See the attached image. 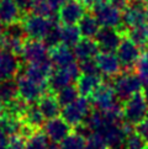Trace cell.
<instances>
[{
	"instance_id": "obj_1",
	"label": "cell",
	"mask_w": 148,
	"mask_h": 149,
	"mask_svg": "<svg viewBox=\"0 0 148 149\" xmlns=\"http://www.w3.org/2000/svg\"><path fill=\"white\" fill-rule=\"evenodd\" d=\"M93 16L96 19L101 27L117 29L124 36L127 32L122 26V11L111 3H99L91 6Z\"/></svg>"
},
{
	"instance_id": "obj_2",
	"label": "cell",
	"mask_w": 148,
	"mask_h": 149,
	"mask_svg": "<svg viewBox=\"0 0 148 149\" xmlns=\"http://www.w3.org/2000/svg\"><path fill=\"white\" fill-rule=\"evenodd\" d=\"M112 89L120 101H127L133 95L141 93L143 84L137 77V74L131 70H124L114 78Z\"/></svg>"
},
{
	"instance_id": "obj_3",
	"label": "cell",
	"mask_w": 148,
	"mask_h": 149,
	"mask_svg": "<svg viewBox=\"0 0 148 149\" xmlns=\"http://www.w3.org/2000/svg\"><path fill=\"white\" fill-rule=\"evenodd\" d=\"M91 101L90 99L79 96L73 104L64 106L62 109L61 116L71 127H80L88 118L89 113L91 112Z\"/></svg>"
},
{
	"instance_id": "obj_4",
	"label": "cell",
	"mask_w": 148,
	"mask_h": 149,
	"mask_svg": "<svg viewBox=\"0 0 148 149\" xmlns=\"http://www.w3.org/2000/svg\"><path fill=\"white\" fill-rule=\"evenodd\" d=\"M57 22H58L57 19H47L35 14H30V15H25L22 26L25 30V35L26 37H29V40L43 41L45 37L51 31V29Z\"/></svg>"
},
{
	"instance_id": "obj_5",
	"label": "cell",
	"mask_w": 148,
	"mask_h": 149,
	"mask_svg": "<svg viewBox=\"0 0 148 149\" xmlns=\"http://www.w3.org/2000/svg\"><path fill=\"white\" fill-rule=\"evenodd\" d=\"M122 117L126 123L137 126L148 117V102L142 93H138L124 102Z\"/></svg>"
},
{
	"instance_id": "obj_6",
	"label": "cell",
	"mask_w": 148,
	"mask_h": 149,
	"mask_svg": "<svg viewBox=\"0 0 148 149\" xmlns=\"http://www.w3.org/2000/svg\"><path fill=\"white\" fill-rule=\"evenodd\" d=\"M91 105L95 110L101 112H109V111L122 109L120 105V100L116 96L112 89V85L103 81V84L95 90V93L90 97Z\"/></svg>"
},
{
	"instance_id": "obj_7",
	"label": "cell",
	"mask_w": 148,
	"mask_h": 149,
	"mask_svg": "<svg viewBox=\"0 0 148 149\" xmlns=\"http://www.w3.org/2000/svg\"><path fill=\"white\" fill-rule=\"evenodd\" d=\"M79 77H80V69H79V65L77 63L53 69L48 80L50 91L57 94L63 88L68 86V85H73V83L77 81Z\"/></svg>"
},
{
	"instance_id": "obj_8",
	"label": "cell",
	"mask_w": 148,
	"mask_h": 149,
	"mask_svg": "<svg viewBox=\"0 0 148 149\" xmlns=\"http://www.w3.org/2000/svg\"><path fill=\"white\" fill-rule=\"evenodd\" d=\"M16 79L19 96L25 100L27 104H37L41 100V97L47 93L46 86H42V85L30 80L24 74L17 75Z\"/></svg>"
},
{
	"instance_id": "obj_9",
	"label": "cell",
	"mask_w": 148,
	"mask_h": 149,
	"mask_svg": "<svg viewBox=\"0 0 148 149\" xmlns=\"http://www.w3.org/2000/svg\"><path fill=\"white\" fill-rule=\"evenodd\" d=\"M116 52H117L116 56H117L124 70L135 69L137 62H138L140 57L142 54L140 51V47L136 46L130 38H127L126 36H124L122 41H121V45L119 46V48Z\"/></svg>"
},
{
	"instance_id": "obj_10",
	"label": "cell",
	"mask_w": 148,
	"mask_h": 149,
	"mask_svg": "<svg viewBox=\"0 0 148 149\" xmlns=\"http://www.w3.org/2000/svg\"><path fill=\"white\" fill-rule=\"evenodd\" d=\"M50 49L43 43V41L29 40L25 41L24 51L21 57L24 58L26 64H37L50 59Z\"/></svg>"
},
{
	"instance_id": "obj_11",
	"label": "cell",
	"mask_w": 148,
	"mask_h": 149,
	"mask_svg": "<svg viewBox=\"0 0 148 149\" xmlns=\"http://www.w3.org/2000/svg\"><path fill=\"white\" fill-rule=\"evenodd\" d=\"M52 72H53V64L50 59H47L37 64H26L22 74L30 80L48 88V80Z\"/></svg>"
},
{
	"instance_id": "obj_12",
	"label": "cell",
	"mask_w": 148,
	"mask_h": 149,
	"mask_svg": "<svg viewBox=\"0 0 148 149\" xmlns=\"http://www.w3.org/2000/svg\"><path fill=\"white\" fill-rule=\"evenodd\" d=\"M122 38H124V35L117 29L101 27L94 40L96 41V43L101 52L114 53L115 51H117Z\"/></svg>"
},
{
	"instance_id": "obj_13",
	"label": "cell",
	"mask_w": 148,
	"mask_h": 149,
	"mask_svg": "<svg viewBox=\"0 0 148 149\" xmlns=\"http://www.w3.org/2000/svg\"><path fill=\"white\" fill-rule=\"evenodd\" d=\"M87 6L80 0H71L66 3L58 11V20L64 25H75L87 14Z\"/></svg>"
},
{
	"instance_id": "obj_14",
	"label": "cell",
	"mask_w": 148,
	"mask_h": 149,
	"mask_svg": "<svg viewBox=\"0 0 148 149\" xmlns=\"http://www.w3.org/2000/svg\"><path fill=\"white\" fill-rule=\"evenodd\" d=\"M42 130H43V133L47 136V138L51 142H53L54 144L61 143L68 134L72 133V127L62 117H57V118L45 122Z\"/></svg>"
},
{
	"instance_id": "obj_15",
	"label": "cell",
	"mask_w": 148,
	"mask_h": 149,
	"mask_svg": "<svg viewBox=\"0 0 148 149\" xmlns=\"http://www.w3.org/2000/svg\"><path fill=\"white\" fill-rule=\"evenodd\" d=\"M95 62L99 68L100 74H104L108 78H115L122 70L121 63L115 53L110 52H100L95 57Z\"/></svg>"
},
{
	"instance_id": "obj_16",
	"label": "cell",
	"mask_w": 148,
	"mask_h": 149,
	"mask_svg": "<svg viewBox=\"0 0 148 149\" xmlns=\"http://www.w3.org/2000/svg\"><path fill=\"white\" fill-rule=\"evenodd\" d=\"M19 72L20 62L17 57L8 51L0 49V81L16 78Z\"/></svg>"
},
{
	"instance_id": "obj_17",
	"label": "cell",
	"mask_w": 148,
	"mask_h": 149,
	"mask_svg": "<svg viewBox=\"0 0 148 149\" xmlns=\"http://www.w3.org/2000/svg\"><path fill=\"white\" fill-rule=\"evenodd\" d=\"M73 53L78 61L83 62L88 59H95V57L100 53V48L94 38H82L73 47Z\"/></svg>"
},
{
	"instance_id": "obj_18",
	"label": "cell",
	"mask_w": 148,
	"mask_h": 149,
	"mask_svg": "<svg viewBox=\"0 0 148 149\" xmlns=\"http://www.w3.org/2000/svg\"><path fill=\"white\" fill-rule=\"evenodd\" d=\"M40 111L43 115L45 120L50 121L59 117L61 112H62V106L58 102V100L56 97V95L53 93H46L43 96L41 97V100L37 102Z\"/></svg>"
},
{
	"instance_id": "obj_19",
	"label": "cell",
	"mask_w": 148,
	"mask_h": 149,
	"mask_svg": "<svg viewBox=\"0 0 148 149\" xmlns=\"http://www.w3.org/2000/svg\"><path fill=\"white\" fill-rule=\"evenodd\" d=\"M48 56H50V61L56 68L67 67V65H71L73 63H75L74 62L75 57H74L73 49H71V47H68L63 43L51 48Z\"/></svg>"
},
{
	"instance_id": "obj_20",
	"label": "cell",
	"mask_w": 148,
	"mask_h": 149,
	"mask_svg": "<svg viewBox=\"0 0 148 149\" xmlns=\"http://www.w3.org/2000/svg\"><path fill=\"white\" fill-rule=\"evenodd\" d=\"M103 79L100 74H96V75H89V74H82L80 77L78 78L77 83V89H78V93L80 96L84 97H88L90 99L91 95L95 93L100 85L103 84Z\"/></svg>"
},
{
	"instance_id": "obj_21",
	"label": "cell",
	"mask_w": 148,
	"mask_h": 149,
	"mask_svg": "<svg viewBox=\"0 0 148 149\" xmlns=\"http://www.w3.org/2000/svg\"><path fill=\"white\" fill-rule=\"evenodd\" d=\"M21 16V11L14 0H0V22L8 26L17 22Z\"/></svg>"
},
{
	"instance_id": "obj_22",
	"label": "cell",
	"mask_w": 148,
	"mask_h": 149,
	"mask_svg": "<svg viewBox=\"0 0 148 149\" xmlns=\"http://www.w3.org/2000/svg\"><path fill=\"white\" fill-rule=\"evenodd\" d=\"M22 126H24V121L19 118V117H15L13 115H9L5 112L0 117V130L9 138L20 137Z\"/></svg>"
},
{
	"instance_id": "obj_23",
	"label": "cell",
	"mask_w": 148,
	"mask_h": 149,
	"mask_svg": "<svg viewBox=\"0 0 148 149\" xmlns=\"http://www.w3.org/2000/svg\"><path fill=\"white\" fill-rule=\"evenodd\" d=\"M78 29L83 38H95L100 30V25L96 19L93 16V14H85L78 22Z\"/></svg>"
},
{
	"instance_id": "obj_24",
	"label": "cell",
	"mask_w": 148,
	"mask_h": 149,
	"mask_svg": "<svg viewBox=\"0 0 148 149\" xmlns=\"http://www.w3.org/2000/svg\"><path fill=\"white\" fill-rule=\"evenodd\" d=\"M24 123H26L27 126L32 127L34 130L38 131L41 127H43L45 125V117L42 115V112L40 111L37 104H30L27 110L22 117Z\"/></svg>"
},
{
	"instance_id": "obj_25",
	"label": "cell",
	"mask_w": 148,
	"mask_h": 149,
	"mask_svg": "<svg viewBox=\"0 0 148 149\" xmlns=\"http://www.w3.org/2000/svg\"><path fill=\"white\" fill-rule=\"evenodd\" d=\"M125 36L138 47L148 46V24L137 25L135 27L128 29Z\"/></svg>"
},
{
	"instance_id": "obj_26",
	"label": "cell",
	"mask_w": 148,
	"mask_h": 149,
	"mask_svg": "<svg viewBox=\"0 0 148 149\" xmlns=\"http://www.w3.org/2000/svg\"><path fill=\"white\" fill-rule=\"evenodd\" d=\"M61 38L63 45L74 47L82 40V33L75 25H63L61 26Z\"/></svg>"
},
{
	"instance_id": "obj_27",
	"label": "cell",
	"mask_w": 148,
	"mask_h": 149,
	"mask_svg": "<svg viewBox=\"0 0 148 149\" xmlns=\"http://www.w3.org/2000/svg\"><path fill=\"white\" fill-rule=\"evenodd\" d=\"M31 11L47 19H56V16H58V10L50 3V0H35Z\"/></svg>"
},
{
	"instance_id": "obj_28",
	"label": "cell",
	"mask_w": 148,
	"mask_h": 149,
	"mask_svg": "<svg viewBox=\"0 0 148 149\" xmlns=\"http://www.w3.org/2000/svg\"><path fill=\"white\" fill-rule=\"evenodd\" d=\"M19 97V90L16 80L14 79H9V80L0 81V99L5 104L10 102V101Z\"/></svg>"
},
{
	"instance_id": "obj_29",
	"label": "cell",
	"mask_w": 148,
	"mask_h": 149,
	"mask_svg": "<svg viewBox=\"0 0 148 149\" xmlns=\"http://www.w3.org/2000/svg\"><path fill=\"white\" fill-rule=\"evenodd\" d=\"M87 144V138L83 136L82 133L73 132L71 134H68L64 139L61 142V149H85Z\"/></svg>"
},
{
	"instance_id": "obj_30",
	"label": "cell",
	"mask_w": 148,
	"mask_h": 149,
	"mask_svg": "<svg viewBox=\"0 0 148 149\" xmlns=\"http://www.w3.org/2000/svg\"><path fill=\"white\" fill-rule=\"evenodd\" d=\"M48 138L43 131H36L27 139H25V149H48Z\"/></svg>"
},
{
	"instance_id": "obj_31",
	"label": "cell",
	"mask_w": 148,
	"mask_h": 149,
	"mask_svg": "<svg viewBox=\"0 0 148 149\" xmlns=\"http://www.w3.org/2000/svg\"><path fill=\"white\" fill-rule=\"evenodd\" d=\"M56 97L58 100V102H59V105L62 107H64V106L73 104L79 97V93H78V89L75 85H68V86L63 88L56 94Z\"/></svg>"
},
{
	"instance_id": "obj_32",
	"label": "cell",
	"mask_w": 148,
	"mask_h": 149,
	"mask_svg": "<svg viewBox=\"0 0 148 149\" xmlns=\"http://www.w3.org/2000/svg\"><path fill=\"white\" fill-rule=\"evenodd\" d=\"M0 46H1V49L13 53V54H15L16 57H20L21 54H22L25 41L21 40V38H14V37L3 36V40H1Z\"/></svg>"
},
{
	"instance_id": "obj_33",
	"label": "cell",
	"mask_w": 148,
	"mask_h": 149,
	"mask_svg": "<svg viewBox=\"0 0 148 149\" xmlns=\"http://www.w3.org/2000/svg\"><path fill=\"white\" fill-rule=\"evenodd\" d=\"M29 105L25 100H22L20 96L16 97L15 100L10 101V102L5 104V109H4V112L5 113H9V115H13L15 117H19V118L22 120V117L26 112V110H27Z\"/></svg>"
},
{
	"instance_id": "obj_34",
	"label": "cell",
	"mask_w": 148,
	"mask_h": 149,
	"mask_svg": "<svg viewBox=\"0 0 148 149\" xmlns=\"http://www.w3.org/2000/svg\"><path fill=\"white\" fill-rule=\"evenodd\" d=\"M135 73L143 85H148V52H143L135 67Z\"/></svg>"
},
{
	"instance_id": "obj_35",
	"label": "cell",
	"mask_w": 148,
	"mask_h": 149,
	"mask_svg": "<svg viewBox=\"0 0 148 149\" xmlns=\"http://www.w3.org/2000/svg\"><path fill=\"white\" fill-rule=\"evenodd\" d=\"M43 43L47 46V48H48V49L53 48V47H56V46H58V45L62 43V38H61V26L58 25V22L51 29V31L48 32V35L45 37Z\"/></svg>"
},
{
	"instance_id": "obj_36",
	"label": "cell",
	"mask_w": 148,
	"mask_h": 149,
	"mask_svg": "<svg viewBox=\"0 0 148 149\" xmlns=\"http://www.w3.org/2000/svg\"><path fill=\"white\" fill-rule=\"evenodd\" d=\"M85 149H110V148L99 133H90L87 137Z\"/></svg>"
},
{
	"instance_id": "obj_37",
	"label": "cell",
	"mask_w": 148,
	"mask_h": 149,
	"mask_svg": "<svg viewBox=\"0 0 148 149\" xmlns=\"http://www.w3.org/2000/svg\"><path fill=\"white\" fill-rule=\"evenodd\" d=\"M124 147L125 149H147V143L135 131L127 136Z\"/></svg>"
},
{
	"instance_id": "obj_38",
	"label": "cell",
	"mask_w": 148,
	"mask_h": 149,
	"mask_svg": "<svg viewBox=\"0 0 148 149\" xmlns=\"http://www.w3.org/2000/svg\"><path fill=\"white\" fill-rule=\"evenodd\" d=\"M79 69H80L82 74H89V75H96V74H100L95 59H88V61L80 62Z\"/></svg>"
},
{
	"instance_id": "obj_39",
	"label": "cell",
	"mask_w": 148,
	"mask_h": 149,
	"mask_svg": "<svg viewBox=\"0 0 148 149\" xmlns=\"http://www.w3.org/2000/svg\"><path fill=\"white\" fill-rule=\"evenodd\" d=\"M136 133L148 144V117L136 126Z\"/></svg>"
},
{
	"instance_id": "obj_40",
	"label": "cell",
	"mask_w": 148,
	"mask_h": 149,
	"mask_svg": "<svg viewBox=\"0 0 148 149\" xmlns=\"http://www.w3.org/2000/svg\"><path fill=\"white\" fill-rule=\"evenodd\" d=\"M35 0H14V3L17 5V8L20 9L21 13L24 14H27L29 11H31L32 9V5H34Z\"/></svg>"
},
{
	"instance_id": "obj_41",
	"label": "cell",
	"mask_w": 148,
	"mask_h": 149,
	"mask_svg": "<svg viewBox=\"0 0 148 149\" xmlns=\"http://www.w3.org/2000/svg\"><path fill=\"white\" fill-rule=\"evenodd\" d=\"M8 149H25V139L21 138V137L10 138Z\"/></svg>"
},
{
	"instance_id": "obj_42",
	"label": "cell",
	"mask_w": 148,
	"mask_h": 149,
	"mask_svg": "<svg viewBox=\"0 0 148 149\" xmlns=\"http://www.w3.org/2000/svg\"><path fill=\"white\" fill-rule=\"evenodd\" d=\"M9 142H10V139L8 138V136L0 130V149H8Z\"/></svg>"
},
{
	"instance_id": "obj_43",
	"label": "cell",
	"mask_w": 148,
	"mask_h": 149,
	"mask_svg": "<svg viewBox=\"0 0 148 149\" xmlns=\"http://www.w3.org/2000/svg\"><path fill=\"white\" fill-rule=\"evenodd\" d=\"M68 1H71V0H50V3L53 5V6L58 10V11H59V9H61L66 3H68Z\"/></svg>"
},
{
	"instance_id": "obj_44",
	"label": "cell",
	"mask_w": 148,
	"mask_h": 149,
	"mask_svg": "<svg viewBox=\"0 0 148 149\" xmlns=\"http://www.w3.org/2000/svg\"><path fill=\"white\" fill-rule=\"evenodd\" d=\"M142 95H143L146 101L148 102V85H145V88L142 89Z\"/></svg>"
},
{
	"instance_id": "obj_45",
	"label": "cell",
	"mask_w": 148,
	"mask_h": 149,
	"mask_svg": "<svg viewBox=\"0 0 148 149\" xmlns=\"http://www.w3.org/2000/svg\"><path fill=\"white\" fill-rule=\"evenodd\" d=\"M4 109H5V105H4V102L1 101V99H0V117H1L3 113H4Z\"/></svg>"
},
{
	"instance_id": "obj_46",
	"label": "cell",
	"mask_w": 148,
	"mask_h": 149,
	"mask_svg": "<svg viewBox=\"0 0 148 149\" xmlns=\"http://www.w3.org/2000/svg\"><path fill=\"white\" fill-rule=\"evenodd\" d=\"M3 36H4V27H3V24H1V22H0V43H1Z\"/></svg>"
},
{
	"instance_id": "obj_47",
	"label": "cell",
	"mask_w": 148,
	"mask_h": 149,
	"mask_svg": "<svg viewBox=\"0 0 148 149\" xmlns=\"http://www.w3.org/2000/svg\"><path fill=\"white\" fill-rule=\"evenodd\" d=\"M90 1L94 5V4H99V3H109V1H111V0H90Z\"/></svg>"
},
{
	"instance_id": "obj_48",
	"label": "cell",
	"mask_w": 148,
	"mask_h": 149,
	"mask_svg": "<svg viewBox=\"0 0 148 149\" xmlns=\"http://www.w3.org/2000/svg\"><path fill=\"white\" fill-rule=\"evenodd\" d=\"M48 149H61V147L57 146V144H52V146L48 147Z\"/></svg>"
},
{
	"instance_id": "obj_49",
	"label": "cell",
	"mask_w": 148,
	"mask_h": 149,
	"mask_svg": "<svg viewBox=\"0 0 148 149\" xmlns=\"http://www.w3.org/2000/svg\"><path fill=\"white\" fill-rule=\"evenodd\" d=\"M126 1H130V0H126Z\"/></svg>"
},
{
	"instance_id": "obj_50",
	"label": "cell",
	"mask_w": 148,
	"mask_h": 149,
	"mask_svg": "<svg viewBox=\"0 0 148 149\" xmlns=\"http://www.w3.org/2000/svg\"><path fill=\"white\" fill-rule=\"evenodd\" d=\"M147 149H148V146H147Z\"/></svg>"
},
{
	"instance_id": "obj_51",
	"label": "cell",
	"mask_w": 148,
	"mask_h": 149,
	"mask_svg": "<svg viewBox=\"0 0 148 149\" xmlns=\"http://www.w3.org/2000/svg\"><path fill=\"white\" fill-rule=\"evenodd\" d=\"M119 149H121V148H119Z\"/></svg>"
}]
</instances>
